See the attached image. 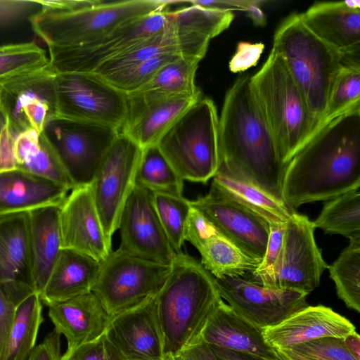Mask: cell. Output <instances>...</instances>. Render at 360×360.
<instances>
[{
  "instance_id": "36",
  "label": "cell",
  "mask_w": 360,
  "mask_h": 360,
  "mask_svg": "<svg viewBox=\"0 0 360 360\" xmlns=\"http://www.w3.org/2000/svg\"><path fill=\"white\" fill-rule=\"evenodd\" d=\"M200 60L194 57L180 56L165 65L139 90H152L177 96L201 93L195 84V73Z\"/></svg>"
},
{
  "instance_id": "30",
  "label": "cell",
  "mask_w": 360,
  "mask_h": 360,
  "mask_svg": "<svg viewBox=\"0 0 360 360\" xmlns=\"http://www.w3.org/2000/svg\"><path fill=\"white\" fill-rule=\"evenodd\" d=\"M211 186L261 215L269 224H284L295 212L283 202L254 184L230 174L221 166L212 178Z\"/></svg>"
},
{
  "instance_id": "27",
  "label": "cell",
  "mask_w": 360,
  "mask_h": 360,
  "mask_svg": "<svg viewBox=\"0 0 360 360\" xmlns=\"http://www.w3.org/2000/svg\"><path fill=\"white\" fill-rule=\"evenodd\" d=\"M60 206H49L27 213L32 285L42 292L61 251Z\"/></svg>"
},
{
  "instance_id": "49",
  "label": "cell",
  "mask_w": 360,
  "mask_h": 360,
  "mask_svg": "<svg viewBox=\"0 0 360 360\" xmlns=\"http://www.w3.org/2000/svg\"><path fill=\"white\" fill-rule=\"evenodd\" d=\"M166 360H217L210 348L202 341L189 345Z\"/></svg>"
},
{
  "instance_id": "35",
  "label": "cell",
  "mask_w": 360,
  "mask_h": 360,
  "mask_svg": "<svg viewBox=\"0 0 360 360\" xmlns=\"http://www.w3.org/2000/svg\"><path fill=\"white\" fill-rule=\"evenodd\" d=\"M349 240V245L328 269L338 297L348 308L360 312V237Z\"/></svg>"
},
{
  "instance_id": "42",
  "label": "cell",
  "mask_w": 360,
  "mask_h": 360,
  "mask_svg": "<svg viewBox=\"0 0 360 360\" xmlns=\"http://www.w3.org/2000/svg\"><path fill=\"white\" fill-rule=\"evenodd\" d=\"M285 224H269L270 232L264 257L256 269L250 274V278H248L266 288L271 287L274 268L282 246Z\"/></svg>"
},
{
  "instance_id": "14",
  "label": "cell",
  "mask_w": 360,
  "mask_h": 360,
  "mask_svg": "<svg viewBox=\"0 0 360 360\" xmlns=\"http://www.w3.org/2000/svg\"><path fill=\"white\" fill-rule=\"evenodd\" d=\"M48 135L75 188L91 185L97 169L120 131L91 122L57 120Z\"/></svg>"
},
{
  "instance_id": "39",
  "label": "cell",
  "mask_w": 360,
  "mask_h": 360,
  "mask_svg": "<svg viewBox=\"0 0 360 360\" xmlns=\"http://www.w3.org/2000/svg\"><path fill=\"white\" fill-rule=\"evenodd\" d=\"M45 51L34 42L0 46V79L49 63Z\"/></svg>"
},
{
  "instance_id": "53",
  "label": "cell",
  "mask_w": 360,
  "mask_h": 360,
  "mask_svg": "<svg viewBox=\"0 0 360 360\" xmlns=\"http://www.w3.org/2000/svg\"><path fill=\"white\" fill-rule=\"evenodd\" d=\"M344 343L349 353L357 360H360V337L355 331L343 338Z\"/></svg>"
},
{
  "instance_id": "9",
  "label": "cell",
  "mask_w": 360,
  "mask_h": 360,
  "mask_svg": "<svg viewBox=\"0 0 360 360\" xmlns=\"http://www.w3.org/2000/svg\"><path fill=\"white\" fill-rule=\"evenodd\" d=\"M56 95L55 120L91 122L120 131L125 121L127 94L94 72H56Z\"/></svg>"
},
{
  "instance_id": "50",
  "label": "cell",
  "mask_w": 360,
  "mask_h": 360,
  "mask_svg": "<svg viewBox=\"0 0 360 360\" xmlns=\"http://www.w3.org/2000/svg\"><path fill=\"white\" fill-rule=\"evenodd\" d=\"M250 0H188L181 1L182 4H188L189 5L197 6L204 8L221 10V11H243L248 4Z\"/></svg>"
},
{
  "instance_id": "10",
  "label": "cell",
  "mask_w": 360,
  "mask_h": 360,
  "mask_svg": "<svg viewBox=\"0 0 360 360\" xmlns=\"http://www.w3.org/2000/svg\"><path fill=\"white\" fill-rule=\"evenodd\" d=\"M175 10L155 12L120 26L96 41L71 47L49 46V60L57 73L90 72L127 53L172 24Z\"/></svg>"
},
{
  "instance_id": "3",
  "label": "cell",
  "mask_w": 360,
  "mask_h": 360,
  "mask_svg": "<svg viewBox=\"0 0 360 360\" xmlns=\"http://www.w3.org/2000/svg\"><path fill=\"white\" fill-rule=\"evenodd\" d=\"M155 300L167 358L201 341L210 316L223 300L214 276L181 252L172 262Z\"/></svg>"
},
{
  "instance_id": "46",
  "label": "cell",
  "mask_w": 360,
  "mask_h": 360,
  "mask_svg": "<svg viewBox=\"0 0 360 360\" xmlns=\"http://www.w3.org/2000/svg\"><path fill=\"white\" fill-rule=\"evenodd\" d=\"M61 356V334L53 328L35 346L27 360H60Z\"/></svg>"
},
{
  "instance_id": "7",
  "label": "cell",
  "mask_w": 360,
  "mask_h": 360,
  "mask_svg": "<svg viewBox=\"0 0 360 360\" xmlns=\"http://www.w3.org/2000/svg\"><path fill=\"white\" fill-rule=\"evenodd\" d=\"M156 145L184 181L206 184L221 165L219 117L214 102L200 98L171 125Z\"/></svg>"
},
{
  "instance_id": "21",
  "label": "cell",
  "mask_w": 360,
  "mask_h": 360,
  "mask_svg": "<svg viewBox=\"0 0 360 360\" xmlns=\"http://www.w3.org/2000/svg\"><path fill=\"white\" fill-rule=\"evenodd\" d=\"M27 213L0 215V287L15 306L35 292Z\"/></svg>"
},
{
  "instance_id": "33",
  "label": "cell",
  "mask_w": 360,
  "mask_h": 360,
  "mask_svg": "<svg viewBox=\"0 0 360 360\" xmlns=\"http://www.w3.org/2000/svg\"><path fill=\"white\" fill-rule=\"evenodd\" d=\"M313 224L328 234H340L349 239L360 237L359 188L326 200Z\"/></svg>"
},
{
  "instance_id": "45",
  "label": "cell",
  "mask_w": 360,
  "mask_h": 360,
  "mask_svg": "<svg viewBox=\"0 0 360 360\" xmlns=\"http://www.w3.org/2000/svg\"><path fill=\"white\" fill-rule=\"evenodd\" d=\"M262 43L240 41L236 51L229 62V70L233 73L242 72L255 66L264 51Z\"/></svg>"
},
{
  "instance_id": "38",
  "label": "cell",
  "mask_w": 360,
  "mask_h": 360,
  "mask_svg": "<svg viewBox=\"0 0 360 360\" xmlns=\"http://www.w3.org/2000/svg\"><path fill=\"white\" fill-rule=\"evenodd\" d=\"M356 110H360V65H345L336 78L326 110L316 130L330 120Z\"/></svg>"
},
{
  "instance_id": "31",
  "label": "cell",
  "mask_w": 360,
  "mask_h": 360,
  "mask_svg": "<svg viewBox=\"0 0 360 360\" xmlns=\"http://www.w3.org/2000/svg\"><path fill=\"white\" fill-rule=\"evenodd\" d=\"M195 248L200 254V264L216 278L243 277L252 274L259 264L219 230L202 239Z\"/></svg>"
},
{
  "instance_id": "18",
  "label": "cell",
  "mask_w": 360,
  "mask_h": 360,
  "mask_svg": "<svg viewBox=\"0 0 360 360\" xmlns=\"http://www.w3.org/2000/svg\"><path fill=\"white\" fill-rule=\"evenodd\" d=\"M127 110L120 130L141 148L156 144L171 125L195 102L202 92L177 96L152 90L127 94Z\"/></svg>"
},
{
  "instance_id": "37",
  "label": "cell",
  "mask_w": 360,
  "mask_h": 360,
  "mask_svg": "<svg viewBox=\"0 0 360 360\" xmlns=\"http://www.w3.org/2000/svg\"><path fill=\"white\" fill-rule=\"evenodd\" d=\"M154 203L162 226L176 254L182 252L185 229L191 208L190 200L183 195L153 193Z\"/></svg>"
},
{
  "instance_id": "12",
  "label": "cell",
  "mask_w": 360,
  "mask_h": 360,
  "mask_svg": "<svg viewBox=\"0 0 360 360\" xmlns=\"http://www.w3.org/2000/svg\"><path fill=\"white\" fill-rule=\"evenodd\" d=\"M141 150L120 132L101 160L91 184L105 234L110 243L125 202L136 186Z\"/></svg>"
},
{
  "instance_id": "29",
  "label": "cell",
  "mask_w": 360,
  "mask_h": 360,
  "mask_svg": "<svg viewBox=\"0 0 360 360\" xmlns=\"http://www.w3.org/2000/svg\"><path fill=\"white\" fill-rule=\"evenodd\" d=\"M15 168L66 186L75 188L46 130L15 133L13 142Z\"/></svg>"
},
{
  "instance_id": "32",
  "label": "cell",
  "mask_w": 360,
  "mask_h": 360,
  "mask_svg": "<svg viewBox=\"0 0 360 360\" xmlns=\"http://www.w3.org/2000/svg\"><path fill=\"white\" fill-rule=\"evenodd\" d=\"M39 295L33 292L15 307L14 320L0 360H27L36 346L44 321Z\"/></svg>"
},
{
  "instance_id": "1",
  "label": "cell",
  "mask_w": 360,
  "mask_h": 360,
  "mask_svg": "<svg viewBox=\"0 0 360 360\" xmlns=\"http://www.w3.org/2000/svg\"><path fill=\"white\" fill-rule=\"evenodd\" d=\"M360 187V110L319 127L287 164L282 200L295 210Z\"/></svg>"
},
{
  "instance_id": "48",
  "label": "cell",
  "mask_w": 360,
  "mask_h": 360,
  "mask_svg": "<svg viewBox=\"0 0 360 360\" xmlns=\"http://www.w3.org/2000/svg\"><path fill=\"white\" fill-rule=\"evenodd\" d=\"M15 307L0 287V356L14 320Z\"/></svg>"
},
{
  "instance_id": "43",
  "label": "cell",
  "mask_w": 360,
  "mask_h": 360,
  "mask_svg": "<svg viewBox=\"0 0 360 360\" xmlns=\"http://www.w3.org/2000/svg\"><path fill=\"white\" fill-rule=\"evenodd\" d=\"M60 360H126L105 333L96 340L66 349Z\"/></svg>"
},
{
  "instance_id": "51",
  "label": "cell",
  "mask_w": 360,
  "mask_h": 360,
  "mask_svg": "<svg viewBox=\"0 0 360 360\" xmlns=\"http://www.w3.org/2000/svg\"><path fill=\"white\" fill-rule=\"evenodd\" d=\"M217 360H266L255 355L233 352L216 346H207Z\"/></svg>"
},
{
  "instance_id": "11",
  "label": "cell",
  "mask_w": 360,
  "mask_h": 360,
  "mask_svg": "<svg viewBox=\"0 0 360 360\" xmlns=\"http://www.w3.org/2000/svg\"><path fill=\"white\" fill-rule=\"evenodd\" d=\"M56 75L49 62L0 79V110L15 133L44 131L56 120Z\"/></svg>"
},
{
  "instance_id": "24",
  "label": "cell",
  "mask_w": 360,
  "mask_h": 360,
  "mask_svg": "<svg viewBox=\"0 0 360 360\" xmlns=\"http://www.w3.org/2000/svg\"><path fill=\"white\" fill-rule=\"evenodd\" d=\"M201 341L207 346L219 347L266 360H285L281 352L265 341L262 328L240 317L224 300L210 316Z\"/></svg>"
},
{
  "instance_id": "5",
  "label": "cell",
  "mask_w": 360,
  "mask_h": 360,
  "mask_svg": "<svg viewBox=\"0 0 360 360\" xmlns=\"http://www.w3.org/2000/svg\"><path fill=\"white\" fill-rule=\"evenodd\" d=\"M271 50L282 58L319 124L336 78L345 65V56L312 33L300 13L290 15L279 25Z\"/></svg>"
},
{
  "instance_id": "34",
  "label": "cell",
  "mask_w": 360,
  "mask_h": 360,
  "mask_svg": "<svg viewBox=\"0 0 360 360\" xmlns=\"http://www.w3.org/2000/svg\"><path fill=\"white\" fill-rule=\"evenodd\" d=\"M136 184L153 193L183 195L184 180L156 144L142 148L136 170Z\"/></svg>"
},
{
  "instance_id": "19",
  "label": "cell",
  "mask_w": 360,
  "mask_h": 360,
  "mask_svg": "<svg viewBox=\"0 0 360 360\" xmlns=\"http://www.w3.org/2000/svg\"><path fill=\"white\" fill-rule=\"evenodd\" d=\"M62 249L79 252L102 262L112 250L104 232L91 185L75 187L60 206Z\"/></svg>"
},
{
  "instance_id": "4",
  "label": "cell",
  "mask_w": 360,
  "mask_h": 360,
  "mask_svg": "<svg viewBox=\"0 0 360 360\" xmlns=\"http://www.w3.org/2000/svg\"><path fill=\"white\" fill-rule=\"evenodd\" d=\"M257 103L285 165L310 139L319 122L282 58L271 50L250 79Z\"/></svg>"
},
{
  "instance_id": "28",
  "label": "cell",
  "mask_w": 360,
  "mask_h": 360,
  "mask_svg": "<svg viewBox=\"0 0 360 360\" xmlns=\"http://www.w3.org/2000/svg\"><path fill=\"white\" fill-rule=\"evenodd\" d=\"M100 262L86 255L61 249L39 297L42 304L65 300L92 291Z\"/></svg>"
},
{
  "instance_id": "44",
  "label": "cell",
  "mask_w": 360,
  "mask_h": 360,
  "mask_svg": "<svg viewBox=\"0 0 360 360\" xmlns=\"http://www.w3.org/2000/svg\"><path fill=\"white\" fill-rule=\"evenodd\" d=\"M41 10L37 0H0V27L15 25Z\"/></svg>"
},
{
  "instance_id": "26",
  "label": "cell",
  "mask_w": 360,
  "mask_h": 360,
  "mask_svg": "<svg viewBox=\"0 0 360 360\" xmlns=\"http://www.w3.org/2000/svg\"><path fill=\"white\" fill-rule=\"evenodd\" d=\"M70 190L19 169L0 171V215L60 206Z\"/></svg>"
},
{
  "instance_id": "41",
  "label": "cell",
  "mask_w": 360,
  "mask_h": 360,
  "mask_svg": "<svg viewBox=\"0 0 360 360\" xmlns=\"http://www.w3.org/2000/svg\"><path fill=\"white\" fill-rule=\"evenodd\" d=\"M277 350L306 360H357L347 350L343 338L335 337L318 338Z\"/></svg>"
},
{
  "instance_id": "40",
  "label": "cell",
  "mask_w": 360,
  "mask_h": 360,
  "mask_svg": "<svg viewBox=\"0 0 360 360\" xmlns=\"http://www.w3.org/2000/svg\"><path fill=\"white\" fill-rule=\"evenodd\" d=\"M180 56H183L170 53L158 55L101 77L122 91L129 94L141 89L165 65Z\"/></svg>"
},
{
  "instance_id": "25",
  "label": "cell",
  "mask_w": 360,
  "mask_h": 360,
  "mask_svg": "<svg viewBox=\"0 0 360 360\" xmlns=\"http://www.w3.org/2000/svg\"><path fill=\"white\" fill-rule=\"evenodd\" d=\"M48 315L67 340V349L94 341L103 335L111 317L93 292L50 303Z\"/></svg>"
},
{
  "instance_id": "15",
  "label": "cell",
  "mask_w": 360,
  "mask_h": 360,
  "mask_svg": "<svg viewBox=\"0 0 360 360\" xmlns=\"http://www.w3.org/2000/svg\"><path fill=\"white\" fill-rule=\"evenodd\" d=\"M216 281L222 300L240 317L262 329L308 306V295L304 292L266 288L245 277L223 276Z\"/></svg>"
},
{
  "instance_id": "54",
  "label": "cell",
  "mask_w": 360,
  "mask_h": 360,
  "mask_svg": "<svg viewBox=\"0 0 360 360\" xmlns=\"http://www.w3.org/2000/svg\"><path fill=\"white\" fill-rule=\"evenodd\" d=\"M279 352H281L282 354V355L283 356L285 360H306L296 354H291V353H288V352H281V351H278Z\"/></svg>"
},
{
  "instance_id": "22",
  "label": "cell",
  "mask_w": 360,
  "mask_h": 360,
  "mask_svg": "<svg viewBox=\"0 0 360 360\" xmlns=\"http://www.w3.org/2000/svg\"><path fill=\"white\" fill-rule=\"evenodd\" d=\"M301 19L317 37L344 56L360 57V1L316 2Z\"/></svg>"
},
{
  "instance_id": "47",
  "label": "cell",
  "mask_w": 360,
  "mask_h": 360,
  "mask_svg": "<svg viewBox=\"0 0 360 360\" xmlns=\"http://www.w3.org/2000/svg\"><path fill=\"white\" fill-rule=\"evenodd\" d=\"M15 133L0 110V171L15 168L13 142Z\"/></svg>"
},
{
  "instance_id": "17",
  "label": "cell",
  "mask_w": 360,
  "mask_h": 360,
  "mask_svg": "<svg viewBox=\"0 0 360 360\" xmlns=\"http://www.w3.org/2000/svg\"><path fill=\"white\" fill-rule=\"evenodd\" d=\"M190 203L242 252L262 261L270 232L266 219L213 186Z\"/></svg>"
},
{
  "instance_id": "13",
  "label": "cell",
  "mask_w": 360,
  "mask_h": 360,
  "mask_svg": "<svg viewBox=\"0 0 360 360\" xmlns=\"http://www.w3.org/2000/svg\"><path fill=\"white\" fill-rule=\"evenodd\" d=\"M313 221L295 211L285 224L283 243L270 288L309 294L328 267L314 238Z\"/></svg>"
},
{
  "instance_id": "52",
  "label": "cell",
  "mask_w": 360,
  "mask_h": 360,
  "mask_svg": "<svg viewBox=\"0 0 360 360\" xmlns=\"http://www.w3.org/2000/svg\"><path fill=\"white\" fill-rule=\"evenodd\" d=\"M265 2L264 1L250 0L243 10L256 25L264 26L266 23V16L260 8Z\"/></svg>"
},
{
  "instance_id": "6",
  "label": "cell",
  "mask_w": 360,
  "mask_h": 360,
  "mask_svg": "<svg viewBox=\"0 0 360 360\" xmlns=\"http://www.w3.org/2000/svg\"><path fill=\"white\" fill-rule=\"evenodd\" d=\"M174 4L176 1L93 0L91 4L74 10L41 8L28 20L48 47L78 46L99 40L127 22L167 10Z\"/></svg>"
},
{
  "instance_id": "23",
  "label": "cell",
  "mask_w": 360,
  "mask_h": 360,
  "mask_svg": "<svg viewBox=\"0 0 360 360\" xmlns=\"http://www.w3.org/2000/svg\"><path fill=\"white\" fill-rule=\"evenodd\" d=\"M356 330L345 317L331 308L307 306L279 323L262 328L265 341L276 349L325 337L343 338Z\"/></svg>"
},
{
  "instance_id": "20",
  "label": "cell",
  "mask_w": 360,
  "mask_h": 360,
  "mask_svg": "<svg viewBox=\"0 0 360 360\" xmlns=\"http://www.w3.org/2000/svg\"><path fill=\"white\" fill-rule=\"evenodd\" d=\"M155 297L110 319L105 335L126 360H166Z\"/></svg>"
},
{
  "instance_id": "16",
  "label": "cell",
  "mask_w": 360,
  "mask_h": 360,
  "mask_svg": "<svg viewBox=\"0 0 360 360\" xmlns=\"http://www.w3.org/2000/svg\"><path fill=\"white\" fill-rule=\"evenodd\" d=\"M118 249L138 257L172 264L176 256L158 217L154 193L136 185L128 198L119 219Z\"/></svg>"
},
{
  "instance_id": "8",
  "label": "cell",
  "mask_w": 360,
  "mask_h": 360,
  "mask_svg": "<svg viewBox=\"0 0 360 360\" xmlns=\"http://www.w3.org/2000/svg\"><path fill=\"white\" fill-rule=\"evenodd\" d=\"M172 264L146 259L117 249L100 264L92 291L112 317L155 297L165 281Z\"/></svg>"
},
{
  "instance_id": "2",
  "label": "cell",
  "mask_w": 360,
  "mask_h": 360,
  "mask_svg": "<svg viewBox=\"0 0 360 360\" xmlns=\"http://www.w3.org/2000/svg\"><path fill=\"white\" fill-rule=\"evenodd\" d=\"M250 76L240 75L226 91L219 119L221 165L279 201L286 165L252 93Z\"/></svg>"
}]
</instances>
